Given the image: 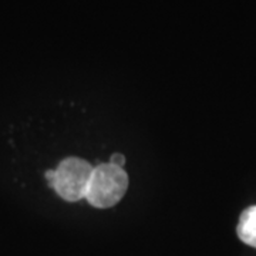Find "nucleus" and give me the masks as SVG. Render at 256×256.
Segmentation results:
<instances>
[{"label":"nucleus","mask_w":256,"mask_h":256,"mask_svg":"<svg viewBox=\"0 0 256 256\" xmlns=\"http://www.w3.org/2000/svg\"><path fill=\"white\" fill-rule=\"evenodd\" d=\"M127 188L128 175L124 168L110 162L100 164L92 170L86 200L94 208H110L121 201Z\"/></svg>","instance_id":"f03ea898"},{"label":"nucleus","mask_w":256,"mask_h":256,"mask_svg":"<svg viewBox=\"0 0 256 256\" xmlns=\"http://www.w3.org/2000/svg\"><path fill=\"white\" fill-rule=\"evenodd\" d=\"M236 234L244 244L256 248V205L249 206L242 212L236 226Z\"/></svg>","instance_id":"7ed1b4c3"},{"label":"nucleus","mask_w":256,"mask_h":256,"mask_svg":"<svg viewBox=\"0 0 256 256\" xmlns=\"http://www.w3.org/2000/svg\"><path fill=\"white\" fill-rule=\"evenodd\" d=\"M110 164L116 165V166H118V168H124V165H126V156H122V154H112L110 158Z\"/></svg>","instance_id":"20e7f679"},{"label":"nucleus","mask_w":256,"mask_h":256,"mask_svg":"<svg viewBox=\"0 0 256 256\" xmlns=\"http://www.w3.org/2000/svg\"><path fill=\"white\" fill-rule=\"evenodd\" d=\"M92 170L88 161L72 156L63 160L56 170L47 171L46 180L63 200L76 202L86 198Z\"/></svg>","instance_id":"f257e3e1"}]
</instances>
